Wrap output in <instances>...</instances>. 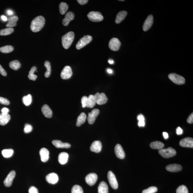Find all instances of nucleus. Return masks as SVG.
Returning a JSON list of instances; mask_svg holds the SVG:
<instances>
[{"label":"nucleus","mask_w":193,"mask_h":193,"mask_svg":"<svg viewBox=\"0 0 193 193\" xmlns=\"http://www.w3.org/2000/svg\"><path fill=\"white\" fill-rule=\"evenodd\" d=\"M137 118L138 122L145 121L144 116L142 114H140L138 116Z\"/></svg>","instance_id":"8fccbe9b"},{"label":"nucleus","mask_w":193,"mask_h":193,"mask_svg":"<svg viewBox=\"0 0 193 193\" xmlns=\"http://www.w3.org/2000/svg\"><path fill=\"white\" fill-rule=\"evenodd\" d=\"M127 15L126 11H122L119 12L116 16L115 22L116 24L120 23L125 19Z\"/></svg>","instance_id":"bb28decb"},{"label":"nucleus","mask_w":193,"mask_h":193,"mask_svg":"<svg viewBox=\"0 0 193 193\" xmlns=\"http://www.w3.org/2000/svg\"><path fill=\"white\" fill-rule=\"evenodd\" d=\"M168 77L172 81L176 84L181 85L184 84L185 79L182 76L175 73H172L168 75Z\"/></svg>","instance_id":"39448f33"},{"label":"nucleus","mask_w":193,"mask_h":193,"mask_svg":"<svg viewBox=\"0 0 193 193\" xmlns=\"http://www.w3.org/2000/svg\"><path fill=\"white\" fill-rule=\"evenodd\" d=\"M88 97L86 96H84L82 97L81 99V103L82 104V107L83 108H85L86 107L87 104Z\"/></svg>","instance_id":"a18cd8bd"},{"label":"nucleus","mask_w":193,"mask_h":193,"mask_svg":"<svg viewBox=\"0 0 193 193\" xmlns=\"http://www.w3.org/2000/svg\"><path fill=\"white\" fill-rule=\"evenodd\" d=\"M87 116L86 113L82 112L78 117L76 122V126L79 127L86 121Z\"/></svg>","instance_id":"c756f323"},{"label":"nucleus","mask_w":193,"mask_h":193,"mask_svg":"<svg viewBox=\"0 0 193 193\" xmlns=\"http://www.w3.org/2000/svg\"><path fill=\"white\" fill-rule=\"evenodd\" d=\"M100 93H96L95 95H89L88 97L87 104L86 107L90 108H92L96 104L97 98Z\"/></svg>","instance_id":"9b49d317"},{"label":"nucleus","mask_w":193,"mask_h":193,"mask_svg":"<svg viewBox=\"0 0 193 193\" xmlns=\"http://www.w3.org/2000/svg\"><path fill=\"white\" fill-rule=\"evenodd\" d=\"M11 120V116L8 113H0V125L5 126Z\"/></svg>","instance_id":"5701e85b"},{"label":"nucleus","mask_w":193,"mask_h":193,"mask_svg":"<svg viewBox=\"0 0 193 193\" xmlns=\"http://www.w3.org/2000/svg\"><path fill=\"white\" fill-rule=\"evenodd\" d=\"M182 169V166L177 164H170L166 167V169L171 172H177L181 171Z\"/></svg>","instance_id":"b1692460"},{"label":"nucleus","mask_w":193,"mask_h":193,"mask_svg":"<svg viewBox=\"0 0 193 193\" xmlns=\"http://www.w3.org/2000/svg\"><path fill=\"white\" fill-rule=\"evenodd\" d=\"M47 182L49 184H55L59 181V176L55 173H51L48 174L45 177Z\"/></svg>","instance_id":"a211bd4d"},{"label":"nucleus","mask_w":193,"mask_h":193,"mask_svg":"<svg viewBox=\"0 0 193 193\" xmlns=\"http://www.w3.org/2000/svg\"><path fill=\"white\" fill-rule=\"evenodd\" d=\"M42 111L43 114L45 117L48 118H51L52 117L53 112H52L51 109L48 105L45 104L42 106Z\"/></svg>","instance_id":"4be33fe9"},{"label":"nucleus","mask_w":193,"mask_h":193,"mask_svg":"<svg viewBox=\"0 0 193 193\" xmlns=\"http://www.w3.org/2000/svg\"><path fill=\"white\" fill-rule=\"evenodd\" d=\"M187 121L188 123H193V114L192 113L189 116L188 118L187 119Z\"/></svg>","instance_id":"09e8293b"},{"label":"nucleus","mask_w":193,"mask_h":193,"mask_svg":"<svg viewBox=\"0 0 193 193\" xmlns=\"http://www.w3.org/2000/svg\"><path fill=\"white\" fill-rule=\"evenodd\" d=\"M98 193H108V187L104 181L100 182L98 187Z\"/></svg>","instance_id":"cd10ccee"},{"label":"nucleus","mask_w":193,"mask_h":193,"mask_svg":"<svg viewBox=\"0 0 193 193\" xmlns=\"http://www.w3.org/2000/svg\"><path fill=\"white\" fill-rule=\"evenodd\" d=\"M14 31V29L13 28H8L1 30L0 31V35L2 36H5L11 35Z\"/></svg>","instance_id":"c9c22d12"},{"label":"nucleus","mask_w":193,"mask_h":193,"mask_svg":"<svg viewBox=\"0 0 193 193\" xmlns=\"http://www.w3.org/2000/svg\"><path fill=\"white\" fill-rule=\"evenodd\" d=\"M1 111H2V113H8L9 111V109L7 108H4L1 110Z\"/></svg>","instance_id":"864d4df0"},{"label":"nucleus","mask_w":193,"mask_h":193,"mask_svg":"<svg viewBox=\"0 0 193 193\" xmlns=\"http://www.w3.org/2000/svg\"><path fill=\"white\" fill-rule=\"evenodd\" d=\"M75 38L74 33L71 31L67 33L62 38V45L65 49H68L71 45Z\"/></svg>","instance_id":"f03ea898"},{"label":"nucleus","mask_w":193,"mask_h":193,"mask_svg":"<svg viewBox=\"0 0 193 193\" xmlns=\"http://www.w3.org/2000/svg\"><path fill=\"white\" fill-rule=\"evenodd\" d=\"M7 13L9 15H13L14 12L13 11L11 10H9L7 11Z\"/></svg>","instance_id":"13d9d810"},{"label":"nucleus","mask_w":193,"mask_h":193,"mask_svg":"<svg viewBox=\"0 0 193 193\" xmlns=\"http://www.w3.org/2000/svg\"><path fill=\"white\" fill-rule=\"evenodd\" d=\"M29 193H39L36 187L35 186H31L29 190Z\"/></svg>","instance_id":"49530a36"},{"label":"nucleus","mask_w":193,"mask_h":193,"mask_svg":"<svg viewBox=\"0 0 193 193\" xmlns=\"http://www.w3.org/2000/svg\"><path fill=\"white\" fill-rule=\"evenodd\" d=\"M45 66L46 68L47 71L45 73V77L48 78L50 76L51 69V63L48 61H46L45 63Z\"/></svg>","instance_id":"4c0bfd02"},{"label":"nucleus","mask_w":193,"mask_h":193,"mask_svg":"<svg viewBox=\"0 0 193 193\" xmlns=\"http://www.w3.org/2000/svg\"><path fill=\"white\" fill-rule=\"evenodd\" d=\"M1 18L3 21H5V22L8 21L7 18L6 16H5V15H2V16H1Z\"/></svg>","instance_id":"4d7b16f0"},{"label":"nucleus","mask_w":193,"mask_h":193,"mask_svg":"<svg viewBox=\"0 0 193 193\" xmlns=\"http://www.w3.org/2000/svg\"><path fill=\"white\" fill-rule=\"evenodd\" d=\"M0 74L3 76H6L7 75V73L6 71L3 68L1 65H0Z\"/></svg>","instance_id":"de8ad7c7"},{"label":"nucleus","mask_w":193,"mask_h":193,"mask_svg":"<svg viewBox=\"0 0 193 193\" xmlns=\"http://www.w3.org/2000/svg\"><path fill=\"white\" fill-rule=\"evenodd\" d=\"M180 145L182 147L193 148V139L191 137L185 138L180 140Z\"/></svg>","instance_id":"2eb2a0df"},{"label":"nucleus","mask_w":193,"mask_h":193,"mask_svg":"<svg viewBox=\"0 0 193 193\" xmlns=\"http://www.w3.org/2000/svg\"><path fill=\"white\" fill-rule=\"evenodd\" d=\"M108 62L110 64H113L114 63V61H113L112 59H110V60H108Z\"/></svg>","instance_id":"052dcab7"},{"label":"nucleus","mask_w":193,"mask_h":193,"mask_svg":"<svg viewBox=\"0 0 193 193\" xmlns=\"http://www.w3.org/2000/svg\"><path fill=\"white\" fill-rule=\"evenodd\" d=\"M71 193H83V190L80 186L75 185L72 187Z\"/></svg>","instance_id":"ea45409f"},{"label":"nucleus","mask_w":193,"mask_h":193,"mask_svg":"<svg viewBox=\"0 0 193 193\" xmlns=\"http://www.w3.org/2000/svg\"><path fill=\"white\" fill-rule=\"evenodd\" d=\"M0 103L2 104L8 105L10 104V102L7 99L0 96Z\"/></svg>","instance_id":"c03bdc74"},{"label":"nucleus","mask_w":193,"mask_h":193,"mask_svg":"<svg viewBox=\"0 0 193 193\" xmlns=\"http://www.w3.org/2000/svg\"><path fill=\"white\" fill-rule=\"evenodd\" d=\"M41 161L43 162H46L49 158V151L45 148H41L39 151Z\"/></svg>","instance_id":"aec40b11"},{"label":"nucleus","mask_w":193,"mask_h":193,"mask_svg":"<svg viewBox=\"0 0 193 193\" xmlns=\"http://www.w3.org/2000/svg\"><path fill=\"white\" fill-rule=\"evenodd\" d=\"M176 193H188V188L185 186H180L177 188Z\"/></svg>","instance_id":"a19ab883"},{"label":"nucleus","mask_w":193,"mask_h":193,"mask_svg":"<svg viewBox=\"0 0 193 193\" xmlns=\"http://www.w3.org/2000/svg\"><path fill=\"white\" fill-rule=\"evenodd\" d=\"M2 154L3 156L5 158H9L13 155L14 153L13 150L12 149H5L3 150L2 152Z\"/></svg>","instance_id":"e433bc0d"},{"label":"nucleus","mask_w":193,"mask_h":193,"mask_svg":"<svg viewBox=\"0 0 193 193\" xmlns=\"http://www.w3.org/2000/svg\"><path fill=\"white\" fill-rule=\"evenodd\" d=\"M157 190H158V189L156 187L152 186L143 190L142 193H155L157 192Z\"/></svg>","instance_id":"79ce46f5"},{"label":"nucleus","mask_w":193,"mask_h":193,"mask_svg":"<svg viewBox=\"0 0 193 193\" xmlns=\"http://www.w3.org/2000/svg\"><path fill=\"white\" fill-rule=\"evenodd\" d=\"M87 17L89 20L93 22H100L103 19V17L102 14L97 11H92L89 13Z\"/></svg>","instance_id":"20e7f679"},{"label":"nucleus","mask_w":193,"mask_h":193,"mask_svg":"<svg viewBox=\"0 0 193 193\" xmlns=\"http://www.w3.org/2000/svg\"><path fill=\"white\" fill-rule=\"evenodd\" d=\"M75 14L73 12H69L65 15V18L62 21V23L65 26H67L69 22L74 19Z\"/></svg>","instance_id":"412c9836"},{"label":"nucleus","mask_w":193,"mask_h":193,"mask_svg":"<svg viewBox=\"0 0 193 193\" xmlns=\"http://www.w3.org/2000/svg\"><path fill=\"white\" fill-rule=\"evenodd\" d=\"M16 175L15 171H11L7 176L4 181V184L5 186L7 187H10L12 184L13 181Z\"/></svg>","instance_id":"ddd939ff"},{"label":"nucleus","mask_w":193,"mask_h":193,"mask_svg":"<svg viewBox=\"0 0 193 193\" xmlns=\"http://www.w3.org/2000/svg\"><path fill=\"white\" fill-rule=\"evenodd\" d=\"M150 146L154 149L161 150L164 148V144L161 142L154 141L150 143Z\"/></svg>","instance_id":"7c9ffc66"},{"label":"nucleus","mask_w":193,"mask_h":193,"mask_svg":"<svg viewBox=\"0 0 193 193\" xmlns=\"http://www.w3.org/2000/svg\"><path fill=\"white\" fill-rule=\"evenodd\" d=\"M69 9V6L65 2H61L59 5V12L62 15H64L66 13Z\"/></svg>","instance_id":"f704fd0d"},{"label":"nucleus","mask_w":193,"mask_h":193,"mask_svg":"<svg viewBox=\"0 0 193 193\" xmlns=\"http://www.w3.org/2000/svg\"><path fill=\"white\" fill-rule=\"evenodd\" d=\"M100 110L98 109H95L88 114V121L89 124L94 123L96 117L100 113Z\"/></svg>","instance_id":"1a4fd4ad"},{"label":"nucleus","mask_w":193,"mask_h":193,"mask_svg":"<svg viewBox=\"0 0 193 193\" xmlns=\"http://www.w3.org/2000/svg\"><path fill=\"white\" fill-rule=\"evenodd\" d=\"M97 179V174L95 173H90L86 176L85 178V181L89 185L92 186L96 184Z\"/></svg>","instance_id":"9d476101"},{"label":"nucleus","mask_w":193,"mask_h":193,"mask_svg":"<svg viewBox=\"0 0 193 193\" xmlns=\"http://www.w3.org/2000/svg\"><path fill=\"white\" fill-rule=\"evenodd\" d=\"M176 133L177 135H181L183 133V130L181 127H178L177 128L176 130Z\"/></svg>","instance_id":"3c124183"},{"label":"nucleus","mask_w":193,"mask_h":193,"mask_svg":"<svg viewBox=\"0 0 193 193\" xmlns=\"http://www.w3.org/2000/svg\"><path fill=\"white\" fill-rule=\"evenodd\" d=\"M115 153L118 158L122 159L125 157V153L121 145L118 144L114 148Z\"/></svg>","instance_id":"dca6fc26"},{"label":"nucleus","mask_w":193,"mask_h":193,"mask_svg":"<svg viewBox=\"0 0 193 193\" xmlns=\"http://www.w3.org/2000/svg\"><path fill=\"white\" fill-rule=\"evenodd\" d=\"M18 20V17L17 15H15L10 17L8 19V23L6 24L7 27L12 28L17 25V22Z\"/></svg>","instance_id":"393cba45"},{"label":"nucleus","mask_w":193,"mask_h":193,"mask_svg":"<svg viewBox=\"0 0 193 193\" xmlns=\"http://www.w3.org/2000/svg\"><path fill=\"white\" fill-rule=\"evenodd\" d=\"M13 50V47L10 45H5L0 48V52L4 53H11Z\"/></svg>","instance_id":"72a5a7b5"},{"label":"nucleus","mask_w":193,"mask_h":193,"mask_svg":"<svg viewBox=\"0 0 193 193\" xmlns=\"http://www.w3.org/2000/svg\"><path fill=\"white\" fill-rule=\"evenodd\" d=\"M102 148V144L101 142L99 140H96L93 142L91 145V151L96 153H99L101 151Z\"/></svg>","instance_id":"f3484780"},{"label":"nucleus","mask_w":193,"mask_h":193,"mask_svg":"<svg viewBox=\"0 0 193 193\" xmlns=\"http://www.w3.org/2000/svg\"><path fill=\"white\" fill-rule=\"evenodd\" d=\"M122 1V2H123V1H124V0H122V1H121V0H120V1Z\"/></svg>","instance_id":"680f3d73"},{"label":"nucleus","mask_w":193,"mask_h":193,"mask_svg":"<svg viewBox=\"0 0 193 193\" xmlns=\"http://www.w3.org/2000/svg\"><path fill=\"white\" fill-rule=\"evenodd\" d=\"M45 23V18L42 16L35 17L31 22V29L34 32H37L43 28Z\"/></svg>","instance_id":"f257e3e1"},{"label":"nucleus","mask_w":193,"mask_h":193,"mask_svg":"<svg viewBox=\"0 0 193 193\" xmlns=\"http://www.w3.org/2000/svg\"><path fill=\"white\" fill-rule=\"evenodd\" d=\"M108 178L112 188L114 189H117L118 188V183L115 176L111 171H109L108 173Z\"/></svg>","instance_id":"0eeeda50"},{"label":"nucleus","mask_w":193,"mask_h":193,"mask_svg":"<svg viewBox=\"0 0 193 193\" xmlns=\"http://www.w3.org/2000/svg\"><path fill=\"white\" fill-rule=\"evenodd\" d=\"M154 22V17L152 15H149L145 21L143 25V31L146 32L151 28Z\"/></svg>","instance_id":"4468645a"},{"label":"nucleus","mask_w":193,"mask_h":193,"mask_svg":"<svg viewBox=\"0 0 193 193\" xmlns=\"http://www.w3.org/2000/svg\"><path fill=\"white\" fill-rule=\"evenodd\" d=\"M9 67L14 70H17L20 68L21 63L18 60L13 61L9 63Z\"/></svg>","instance_id":"2f4dec72"},{"label":"nucleus","mask_w":193,"mask_h":193,"mask_svg":"<svg viewBox=\"0 0 193 193\" xmlns=\"http://www.w3.org/2000/svg\"><path fill=\"white\" fill-rule=\"evenodd\" d=\"M108 98L104 93H100L98 95L96 100V103L98 105H102L107 102Z\"/></svg>","instance_id":"c85d7f7f"},{"label":"nucleus","mask_w":193,"mask_h":193,"mask_svg":"<svg viewBox=\"0 0 193 193\" xmlns=\"http://www.w3.org/2000/svg\"><path fill=\"white\" fill-rule=\"evenodd\" d=\"M121 45L120 41L117 38H112L109 43V47L112 51H116L120 49Z\"/></svg>","instance_id":"6e6552de"},{"label":"nucleus","mask_w":193,"mask_h":193,"mask_svg":"<svg viewBox=\"0 0 193 193\" xmlns=\"http://www.w3.org/2000/svg\"><path fill=\"white\" fill-rule=\"evenodd\" d=\"M37 70V67L35 66H33L31 68V70L29 71L28 77L30 80L35 81L36 80L37 76L35 75L34 73Z\"/></svg>","instance_id":"473e14b6"},{"label":"nucleus","mask_w":193,"mask_h":193,"mask_svg":"<svg viewBox=\"0 0 193 193\" xmlns=\"http://www.w3.org/2000/svg\"><path fill=\"white\" fill-rule=\"evenodd\" d=\"M77 1L80 5H85L88 2V0H77Z\"/></svg>","instance_id":"603ef678"},{"label":"nucleus","mask_w":193,"mask_h":193,"mask_svg":"<svg viewBox=\"0 0 193 193\" xmlns=\"http://www.w3.org/2000/svg\"><path fill=\"white\" fill-rule=\"evenodd\" d=\"M72 75V71L71 68L69 66H65L61 73V77L63 79H67L71 77Z\"/></svg>","instance_id":"f8f14e48"},{"label":"nucleus","mask_w":193,"mask_h":193,"mask_svg":"<svg viewBox=\"0 0 193 193\" xmlns=\"http://www.w3.org/2000/svg\"><path fill=\"white\" fill-rule=\"evenodd\" d=\"M32 130L33 127L31 125L27 124V123L25 124V128H24V132L25 133H30L32 131Z\"/></svg>","instance_id":"37998d69"},{"label":"nucleus","mask_w":193,"mask_h":193,"mask_svg":"<svg viewBox=\"0 0 193 193\" xmlns=\"http://www.w3.org/2000/svg\"><path fill=\"white\" fill-rule=\"evenodd\" d=\"M159 154L165 158H169L174 156L176 154V152L174 148L172 147L165 149H162L158 151Z\"/></svg>","instance_id":"7ed1b4c3"},{"label":"nucleus","mask_w":193,"mask_h":193,"mask_svg":"<svg viewBox=\"0 0 193 193\" xmlns=\"http://www.w3.org/2000/svg\"><path fill=\"white\" fill-rule=\"evenodd\" d=\"M69 158V154L67 153L63 152L59 154L58 160L61 164H64L67 162Z\"/></svg>","instance_id":"a878e982"},{"label":"nucleus","mask_w":193,"mask_h":193,"mask_svg":"<svg viewBox=\"0 0 193 193\" xmlns=\"http://www.w3.org/2000/svg\"><path fill=\"white\" fill-rule=\"evenodd\" d=\"M23 102L25 106H28L30 105L32 102V96L30 94L24 96L22 99Z\"/></svg>","instance_id":"58836bf2"},{"label":"nucleus","mask_w":193,"mask_h":193,"mask_svg":"<svg viewBox=\"0 0 193 193\" xmlns=\"http://www.w3.org/2000/svg\"><path fill=\"white\" fill-rule=\"evenodd\" d=\"M107 72H108V73L110 74H112L113 73L112 70L110 69H107Z\"/></svg>","instance_id":"bf43d9fd"},{"label":"nucleus","mask_w":193,"mask_h":193,"mask_svg":"<svg viewBox=\"0 0 193 193\" xmlns=\"http://www.w3.org/2000/svg\"><path fill=\"white\" fill-rule=\"evenodd\" d=\"M163 136H164V138L165 139H167L168 138V133L166 132H164L163 133Z\"/></svg>","instance_id":"6e6d98bb"},{"label":"nucleus","mask_w":193,"mask_h":193,"mask_svg":"<svg viewBox=\"0 0 193 193\" xmlns=\"http://www.w3.org/2000/svg\"><path fill=\"white\" fill-rule=\"evenodd\" d=\"M145 125V121L138 122V125L139 127H144Z\"/></svg>","instance_id":"5fc2aeb1"},{"label":"nucleus","mask_w":193,"mask_h":193,"mask_svg":"<svg viewBox=\"0 0 193 193\" xmlns=\"http://www.w3.org/2000/svg\"><path fill=\"white\" fill-rule=\"evenodd\" d=\"M52 144L57 148H69L71 146V144L68 143H64L61 140H54L52 142Z\"/></svg>","instance_id":"6ab92c4d"},{"label":"nucleus","mask_w":193,"mask_h":193,"mask_svg":"<svg viewBox=\"0 0 193 193\" xmlns=\"http://www.w3.org/2000/svg\"><path fill=\"white\" fill-rule=\"evenodd\" d=\"M92 37L89 35H85L79 40L76 45V48L79 50L91 42Z\"/></svg>","instance_id":"423d86ee"}]
</instances>
